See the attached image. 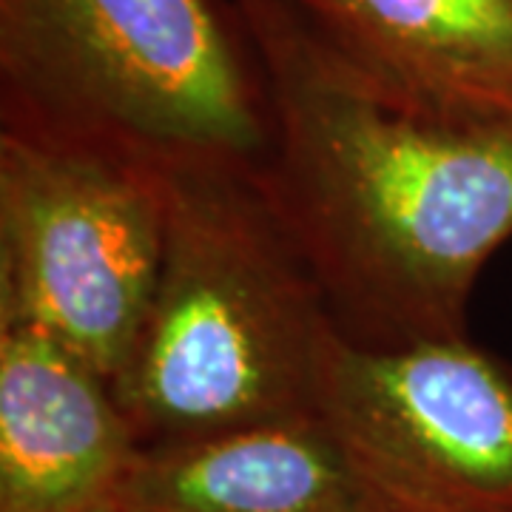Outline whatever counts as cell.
Here are the masks:
<instances>
[{"label": "cell", "mask_w": 512, "mask_h": 512, "mask_svg": "<svg viewBox=\"0 0 512 512\" xmlns=\"http://www.w3.org/2000/svg\"><path fill=\"white\" fill-rule=\"evenodd\" d=\"M262 63L274 140L259 180L350 342L470 336L512 239V123H467L379 89L291 0H231Z\"/></svg>", "instance_id": "6da1fadb"}, {"label": "cell", "mask_w": 512, "mask_h": 512, "mask_svg": "<svg viewBox=\"0 0 512 512\" xmlns=\"http://www.w3.org/2000/svg\"><path fill=\"white\" fill-rule=\"evenodd\" d=\"M168 174L0 126V328H29L111 384L157 288Z\"/></svg>", "instance_id": "277c9868"}, {"label": "cell", "mask_w": 512, "mask_h": 512, "mask_svg": "<svg viewBox=\"0 0 512 512\" xmlns=\"http://www.w3.org/2000/svg\"><path fill=\"white\" fill-rule=\"evenodd\" d=\"M0 126L165 174H262L274 140L231 0H0Z\"/></svg>", "instance_id": "3957f363"}, {"label": "cell", "mask_w": 512, "mask_h": 512, "mask_svg": "<svg viewBox=\"0 0 512 512\" xmlns=\"http://www.w3.org/2000/svg\"><path fill=\"white\" fill-rule=\"evenodd\" d=\"M333 52L416 109L512 123V0H291Z\"/></svg>", "instance_id": "52a82bcc"}, {"label": "cell", "mask_w": 512, "mask_h": 512, "mask_svg": "<svg viewBox=\"0 0 512 512\" xmlns=\"http://www.w3.org/2000/svg\"><path fill=\"white\" fill-rule=\"evenodd\" d=\"M330 328L259 174L174 171L157 288L114 393L143 447L313 416Z\"/></svg>", "instance_id": "7a4b0ae2"}, {"label": "cell", "mask_w": 512, "mask_h": 512, "mask_svg": "<svg viewBox=\"0 0 512 512\" xmlns=\"http://www.w3.org/2000/svg\"><path fill=\"white\" fill-rule=\"evenodd\" d=\"M143 444L114 384L29 328H0V512H123Z\"/></svg>", "instance_id": "8992f818"}, {"label": "cell", "mask_w": 512, "mask_h": 512, "mask_svg": "<svg viewBox=\"0 0 512 512\" xmlns=\"http://www.w3.org/2000/svg\"><path fill=\"white\" fill-rule=\"evenodd\" d=\"M316 416L413 512H512V362L470 336L402 348L325 333Z\"/></svg>", "instance_id": "5b68a950"}, {"label": "cell", "mask_w": 512, "mask_h": 512, "mask_svg": "<svg viewBox=\"0 0 512 512\" xmlns=\"http://www.w3.org/2000/svg\"><path fill=\"white\" fill-rule=\"evenodd\" d=\"M123 512H413L313 416L143 447Z\"/></svg>", "instance_id": "ba28073f"}]
</instances>
